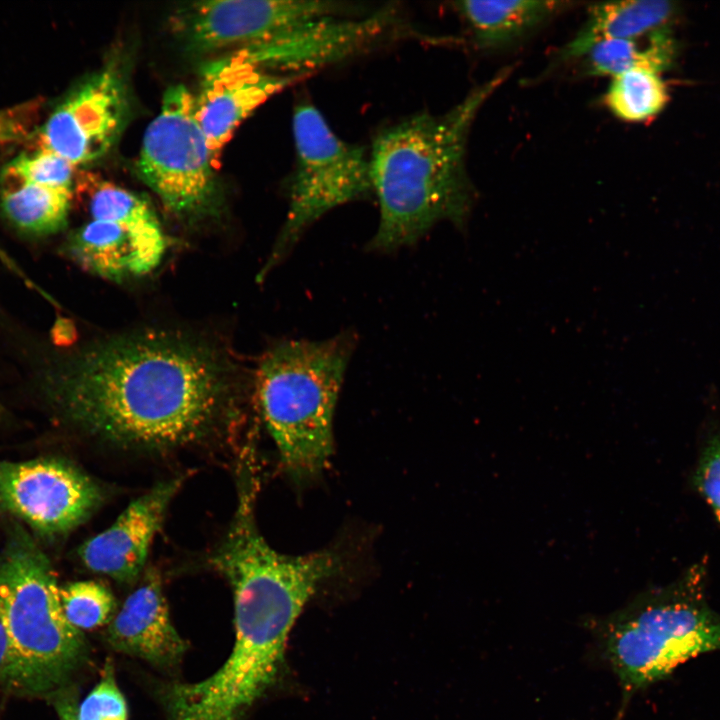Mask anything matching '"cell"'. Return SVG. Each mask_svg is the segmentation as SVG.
Here are the masks:
<instances>
[{
	"label": "cell",
	"instance_id": "9c48e42d",
	"mask_svg": "<svg viewBox=\"0 0 720 720\" xmlns=\"http://www.w3.org/2000/svg\"><path fill=\"white\" fill-rule=\"evenodd\" d=\"M396 25L397 14L393 7L360 16H326L241 47L234 53L262 70L307 75L374 47Z\"/></svg>",
	"mask_w": 720,
	"mask_h": 720
},
{
	"label": "cell",
	"instance_id": "52a82bcc",
	"mask_svg": "<svg viewBox=\"0 0 720 720\" xmlns=\"http://www.w3.org/2000/svg\"><path fill=\"white\" fill-rule=\"evenodd\" d=\"M215 169L195 116L194 95L183 85L170 87L160 112L144 133L137 161L139 176L167 210L194 221L218 209Z\"/></svg>",
	"mask_w": 720,
	"mask_h": 720
},
{
	"label": "cell",
	"instance_id": "7c38bea8",
	"mask_svg": "<svg viewBox=\"0 0 720 720\" xmlns=\"http://www.w3.org/2000/svg\"><path fill=\"white\" fill-rule=\"evenodd\" d=\"M305 76L262 70L234 53L203 67L200 89L194 96L195 116L216 167L240 123L268 98Z\"/></svg>",
	"mask_w": 720,
	"mask_h": 720
},
{
	"label": "cell",
	"instance_id": "ac0fdd59",
	"mask_svg": "<svg viewBox=\"0 0 720 720\" xmlns=\"http://www.w3.org/2000/svg\"><path fill=\"white\" fill-rule=\"evenodd\" d=\"M676 55V41L666 26L638 38L599 42L583 57L586 73L613 77L633 69L659 74L671 67Z\"/></svg>",
	"mask_w": 720,
	"mask_h": 720
},
{
	"label": "cell",
	"instance_id": "ba28073f",
	"mask_svg": "<svg viewBox=\"0 0 720 720\" xmlns=\"http://www.w3.org/2000/svg\"><path fill=\"white\" fill-rule=\"evenodd\" d=\"M369 12L342 1H198L176 8L171 25L184 47L199 54L236 45L241 48L321 17Z\"/></svg>",
	"mask_w": 720,
	"mask_h": 720
},
{
	"label": "cell",
	"instance_id": "d4e9b609",
	"mask_svg": "<svg viewBox=\"0 0 720 720\" xmlns=\"http://www.w3.org/2000/svg\"><path fill=\"white\" fill-rule=\"evenodd\" d=\"M696 489L720 523V430L706 436L693 476Z\"/></svg>",
	"mask_w": 720,
	"mask_h": 720
},
{
	"label": "cell",
	"instance_id": "30bf717a",
	"mask_svg": "<svg viewBox=\"0 0 720 720\" xmlns=\"http://www.w3.org/2000/svg\"><path fill=\"white\" fill-rule=\"evenodd\" d=\"M102 500L99 486L57 459L0 461V508L46 535L78 526Z\"/></svg>",
	"mask_w": 720,
	"mask_h": 720
},
{
	"label": "cell",
	"instance_id": "cb8c5ba5",
	"mask_svg": "<svg viewBox=\"0 0 720 720\" xmlns=\"http://www.w3.org/2000/svg\"><path fill=\"white\" fill-rule=\"evenodd\" d=\"M125 698L117 686L111 665H107L100 682L84 698L71 720H127Z\"/></svg>",
	"mask_w": 720,
	"mask_h": 720
},
{
	"label": "cell",
	"instance_id": "484cf974",
	"mask_svg": "<svg viewBox=\"0 0 720 720\" xmlns=\"http://www.w3.org/2000/svg\"><path fill=\"white\" fill-rule=\"evenodd\" d=\"M23 133V122L15 109L0 111V143L21 140Z\"/></svg>",
	"mask_w": 720,
	"mask_h": 720
},
{
	"label": "cell",
	"instance_id": "ffe728a7",
	"mask_svg": "<svg viewBox=\"0 0 720 720\" xmlns=\"http://www.w3.org/2000/svg\"><path fill=\"white\" fill-rule=\"evenodd\" d=\"M667 88L658 73L633 69L611 77L603 103L616 118L642 122L663 110Z\"/></svg>",
	"mask_w": 720,
	"mask_h": 720
},
{
	"label": "cell",
	"instance_id": "4fadbf2b",
	"mask_svg": "<svg viewBox=\"0 0 720 720\" xmlns=\"http://www.w3.org/2000/svg\"><path fill=\"white\" fill-rule=\"evenodd\" d=\"M182 481L179 477L160 482L131 502L110 527L80 547L84 565L119 582L134 581Z\"/></svg>",
	"mask_w": 720,
	"mask_h": 720
},
{
	"label": "cell",
	"instance_id": "277c9868",
	"mask_svg": "<svg viewBox=\"0 0 720 720\" xmlns=\"http://www.w3.org/2000/svg\"><path fill=\"white\" fill-rule=\"evenodd\" d=\"M706 568L695 564L672 584L594 622L599 646L626 697L680 664L720 650V615L708 604Z\"/></svg>",
	"mask_w": 720,
	"mask_h": 720
},
{
	"label": "cell",
	"instance_id": "2e32d148",
	"mask_svg": "<svg viewBox=\"0 0 720 720\" xmlns=\"http://www.w3.org/2000/svg\"><path fill=\"white\" fill-rule=\"evenodd\" d=\"M567 1L469 0L452 3L474 42L484 49L509 46L566 10Z\"/></svg>",
	"mask_w": 720,
	"mask_h": 720
},
{
	"label": "cell",
	"instance_id": "e0dca14e",
	"mask_svg": "<svg viewBox=\"0 0 720 720\" xmlns=\"http://www.w3.org/2000/svg\"><path fill=\"white\" fill-rule=\"evenodd\" d=\"M674 13V3L665 0L595 3L589 7L584 24L564 46L558 59L583 57L592 46L602 41L647 35L666 27Z\"/></svg>",
	"mask_w": 720,
	"mask_h": 720
},
{
	"label": "cell",
	"instance_id": "3957f363",
	"mask_svg": "<svg viewBox=\"0 0 720 720\" xmlns=\"http://www.w3.org/2000/svg\"><path fill=\"white\" fill-rule=\"evenodd\" d=\"M355 343L351 331L321 341L283 340L260 360L259 410L282 466L298 482L318 476L333 454V418Z\"/></svg>",
	"mask_w": 720,
	"mask_h": 720
},
{
	"label": "cell",
	"instance_id": "44dd1931",
	"mask_svg": "<svg viewBox=\"0 0 720 720\" xmlns=\"http://www.w3.org/2000/svg\"><path fill=\"white\" fill-rule=\"evenodd\" d=\"M92 218L119 223L130 231L153 239H165L158 218L142 197L112 183L100 182L89 199Z\"/></svg>",
	"mask_w": 720,
	"mask_h": 720
},
{
	"label": "cell",
	"instance_id": "9a60e30c",
	"mask_svg": "<svg viewBox=\"0 0 720 720\" xmlns=\"http://www.w3.org/2000/svg\"><path fill=\"white\" fill-rule=\"evenodd\" d=\"M165 247V239L147 238L119 223L92 218L70 237L66 250L89 272L120 281L153 270Z\"/></svg>",
	"mask_w": 720,
	"mask_h": 720
},
{
	"label": "cell",
	"instance_id": "4316f807",
	"mask_svg": "<svg viewBox=\"0 0 720 720\" xmlns=\"http://www.w3.org/2000/svg\"><path fill=\"white\" fill-rule=\"evenodd\" d=\"M9 657V644L7 634L0 617V679H2Z\"/></svg>",
	"mask_w": 720,
	"mask_h": 720
},
{
	"label": "cell",
	"instance_id": "8fae6325",
	"mask_svg": "<svg viewBox=\"0 0 720 720\" xmlns=\"http://www.w3.org/2000/svg\"><path fill=\"white\" fill-rule=\"evenodd\" d=\"M128 114V98L120 72L107 67L74 90L38 132L39 148L73 165L94 161L116 142Z\"/></svg>",
	"mask_w": 720,
	"mask_h": 720
},
{
	"label": "cell",
	"instance_id": "8992f818",
	"mask_svg": "<svg viewBox=\"0 0 720 720\" xmlns=\"http://www.w3.org/2000/svg\"><path fill=\"white\" fill-rule=\"evenodd\" d=\"M292 130L296 165L288 213L262 276L325 213L373 192L369 156L362 147L339 138L315 106H296Z\"/></svg>",
	"mask_w": 720,
	"mask_h": 720
},
{
	"label": "cell",
	"instance_id": "5bb4252c",
	"mask_svg": "<svg viewBox=\"0 0 720 720\" xmlns=\"http://www.w3.org/2000/svg\"><path fill=\"white\" fill-rule=\"evenodd\" d=\"M107 638L118 651L152 664H175L181 658L185 641L171 621L155 571H149L143 583L126 598L108 627Z\"/></svg>",
	"mask_w": 720,
	"mask_h": 720
},
{
	"label": "cell",
	"instance_id": "7a4b0ae2",
	"mask_svg": "<svg viewBox=\"0 0 720 720\" xmlns=\"http://www.w3.org/2000/svg\"><path fill=\"white\" fill-rule=\"evenodd\" d=\"M509 74L498 72L445 113H417L375 136L369 162L380 219L368 250L413 245L440 221L465 224L475 195L465 164L469 132Z\"/></svg>",
	"mask_w": 720,
	"mask_h": 720
},
{
	"label": "cell",
	"instance_id": "d6986e66",
	"mask_svg": "<svg viewBox=\"0 0 720 720\" xmlns=\"http://www.w3.org/2000/svg\"><path fill=\"white\" fill-rule=\"evenodd\" d=\"M72 200L71 188L19 184L3 192L0 208L18 230L32 235H49L66 224Z\"/></svg>",
	"mask_w": 720,
	"mask_h": 720
},
{
	"label": "cell",
	"instance_id": "7402d4cb",
	"mask_svg": "<svg viewBox=\"0 0 720 720\" xmlns=\"http://www.w3.org/2000/svg\"><path fill=\"white\" fill-rule=\"evenodd\" d=\"M60 601L66 619L80 631L103 625L115 609V599L110 590L90 580L60 587Z\"/></svg>",
	"mask_w": 720,
	"mask_h": 720
},
{
	"label": "cell",
	"instance_id": "603a6c76",
	"mask_svg": "<svg viewBox=\"0 0 720 720\" xmlns=\"http://www.w3.org/2000/svg\"><path fill=\"white\" fill-rule=\"evenodd\" d=\"M74 168L75 165L60 155L38 148L11 159L3 169V176L19 184L72 189Z\"/></svg>",
	"mask_w": 720,
	"mask_h": 720
},
{
	"label": "cell",
	"instance_id": "5b68a950",
	"mask_svg": "<svg viewBox=\"0 0 720 720\" xmlns=\"http://www.w3.org/2000/svg\"><path fill=\"white\" fill-rule=\"evenodd\" d=\"M0 617L9 644L2 680L11 687L31 693L52 690L86 654L83 634L64 615L53 567L22 532L0 558Z\"/></svg>",
	"mask_w": 720,
	"mask_h": 720
},
{
	"label": "cell",
	"instance_id": "6da1fadb",
	"mask_svg": "<svg viewBox=\"0 0 720 720\" xmlns=\"http://www.w3.org/2000/svg\"><path fill=\"white\" fill-rule=\"evenodd\" d=\"M237 376L208 342L147 330L83 350L58 369L50 391L68 420L96 436L165 447L208 432L232 403Z\"/></svg>",
	"mask_w": 720,
	"mask_h": 720
}]
</instances>
